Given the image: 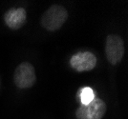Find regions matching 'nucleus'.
<instances>
[{
    "instance_id": "4",
    "label": "nucleus",
    "mask_w": 128,
    "mask_h": 119,
    "mask_svg": "<svg viewBox=\"0 0 128 119\" xmlns=\"http://www.w3.org/2000/svg\"><path fill=\"white\" fill-rule=\"evenodd\" d=\"M105 55L111 65H117L123 58L124 44L117 34H109L105 40Z\"/></svg>"
},
{
    "instance_id": "2",
    "label": "nucleus",
    "mask_w": 128,
    "mask_h": 119,
    "mask_svg": "<svg viewBox=\"0 0 128 119\" xmlns=\"http://www.w3.org/2000/svg\"><path fill=\"white\" fill-rule=\"evenodd\" d=\"M36 75L34 66L29 62H22L16 67L14 73V82L19 89H28L34 85Z\"/></svg>"
},
{
    "instance_id": "1",
    "label": "nucleus",
    "mask_w": 128,
    "mask_h": 119,
    "mask_svg": "<svg viewBox=\"0 0 128 119\" xmlns=\"http://www.w3.org/2000/svg\"><path fill=\"white\" fill-rule=\"evenodd\" d=\"M68 19V11L63 6L53 5L41 16V25L49 32H56L64 25Z\"/></svg>"
},
{
    "instance_id": "6",
    "label": "nucleus",
    "mask_w": 128,
    "mask_h": 119,
    "mask_svg": "<svg viewBox=\"0 0 128 119\" xmlns=\"http://www.w3.org/2000/svg\"><path fill=\"white\" fill-rule=\"evenodd\" d=\"M27 12L23 8H12L5 12L4 21L12 30H18L26 23Z\"/></svg>"
},
{
    "instance_id": "3",
    "label": "nucleus",
    "mask_w": 128,
    "mask_h": 119,
    "mask_svg": "<svg viewBox=\"0 0 128 119\" xmlns=\"http://www.w3.org/2000/svg\"><path fill=\"white\" fill-rule=\"evenodd\" d=\"M107 107L100 98H94L89 104L81 105L76 112V119H102L105 115Z\"/></svg>"
},
{
    "instance_id": "5",
    "label": "nucleus",
    "mask_w": 128,
    "mask_h": 119,
    "mask_svg": "<svg viewBox=\"0 0 128 119\" xmlns=\"http://www.w3.org/2000/svg\"><path fill=\"white\" fill-rule=\"evenodd\" d=\"M70 65L76 71H88L96 65V57L90 52H80L75 54L70 59Z\"/></svg>"
},
{
    "instance_id": "7",
    "label": "nucleus",
    "mask_w": 128,
    "mask_h": 119,
    "mask_svg": "<svg viewBox=\"0 0 128 119\" xmlns=\"http://www.w3.org/2000/svg\"><path fill=\"white\" fill-rule=\"evenodd\" d=\"M80 100H81L82 105H87V104H89L92 100H94V98H95V93H94V91H93L91 88L85 87V88H83V89L80 91Z\"/></svg>"
}]
</instances>
